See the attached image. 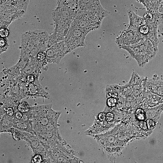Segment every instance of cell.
Instances as JSON below:
<instances>
[{"mask_svg": "<svg viewBox=\"0 0 163 163\" xmlns=\"http://www.w3.org/2000/svg\"><path fill=\"white\" fill-rule=\"evenodd\" d=\"M48 33L44 30L27 31L21 36V53L29 56H37L40 52L48 48L49 39Z\"/></svg>", "mask_w": 163, "mask_h": 163, "instance_id": "6da1fadb", "label": "cell"}, {"mask_svg": "<svg viewBox=\"0 0 163 163\" xmlns=\"http://www.w3.org/2000/svg\"><path fill=\"white\" fill-rule=\"evenodd\" d=\"M119 47L127 51L140 67H143L154 58L157 52L152 43L147 39L142 44L136 46Z\"/></svg>", "mask_w": 163, "mask_h": 163, "instance_id": "7a4b0ae2", "label": "cell"}, {"mask_svg": "<svg viewBox=\"0 0 163 163\" xmlns=\"http://www.w3.org/2000/svg\"><path fill=\"white\" fill-rule=\"evenodd\" d=\"M102 20L94 14L78 11L75 15L72 24L89 33L99 28Z\"/></svg>", "mask_w": 163, "mask_h": 163, "instance_id": "3957f363", "label": "cell"}, {"mask_svg": "<svg viewBox=\"0 0 163 163\" xmlns=\"http://www.w3.org/2000/svg\"><path fill=\"white\" fill-rule=\"evenodd\" d=\"M54 29L49 36L48 48L64 41L69 30L72 21L60 18H53Z\"/></svg>", "mask_w": 163, "mask_h": 163, "instance_id": "277c9868", "label": "cell"}, {"mask_svg": "<svg viewBox=\"0 0 163 163\" xmlns=\"http://www.w3.org/2000/svg\"><path fill=\"white\" fill-rule=\"evenodd\" d=\"M88 33L71 24L64 40L68 53L77 47L84 46L86 37Z\"/></svg>", "mask_w": 163, "mask_h": 163, "instance_id": "5b68a950", "label": "cell"}, {"mask_svg": "<svg viewBox=\"0 0 163 163\" xmlns=\"http://www.w3.org/2000/svg\"><path fill=\"white\" fill-rule=\"evenodd\" d=\"M146 40L138 31L127 28L117 37L116 42L119 46H135L142 44Z\"/></svg>", "mask_w": 163, "mask_h": 163, "instance_id": "8992f818", "label": "cell"}, {"mask_svg": "<svg viewBox=\"0 0 163 163\" xmlns=\"http://www.w3.org/2000/svg\"><path fill=\"white\" fill-rule=\"evenodd\" d=\"M78 11L91 13L96 15L102 20L109 12L101 5L99 0H78Z\"/></svg>", "mask_w": 163, "mask_h": 163, "instance_id": "52a82bcc", "label": "cell"}, {"mask_svg": "<svg viewBox=\"0 0 163 163\" xmlns=\"http://www.w3.org/2000/svg\"><path fill=\"white\" fill-rule=\"evenodd\" d=\"M46 53L49 59L57 62L68 53L64 41H62L48 48Z\"/></svg>", "mask_w": 163, "mask_h": 163, "instance_id": "ba28073f", "label": "cell"}, {"mask_svg": "<svg viewBox=\"0 0 163 163\" xmlns=\"http://www.w3.org/2000/svg\"><path fill=\"white\" fill-rule=\"evenodd\" d=\"M26 13L18 10H0V28H8L12 22L21 18Z\"/></svg>", "mask_w": 163, "mask_h": 163, "instance_id": "9c48e42d", "label": "cell"}, {"mask_svg": "<svg viewBox=\"0 0 163 163\" xmlns=\"http://www.w3.org/2000/svg\"><path fill=\"white\" fill-rule=\"evenodd\" d=\"M30 0H0V10H18L26 12Z\"/></svg>", "mask_w": 163, "mask_h": 163, "instance_id": "30bf717a", "label": "cell"}, {"mask_svg": "<svg viewBox=\"0 0 163 163\" xmlns=\"http://www.w3.org/2000/svg\"><path fill=\"white\" fill-rule=\"evenodd\" d=\"M127 12L129 21L127 28L138 31L139 28L145 23L144 18L138 15L131 8L128 9Z\"/></svg>", "mask_w": 163, "mask_h": 163, "instance_id": "8fae6325", "label": "cell"}, {"mask_svg": "<svg viewBox=\"0 0 163 163\" xmlns=\"http://www.w3.org/2000/svg\"><path fill=\"white\" fill-rule=\"evenodd\" d=\"M143 17L145 23L149 25L158 26L163 22V14L159 11L154 12L147 11Z\"/></svg>", "mask_w": 163, "mask_h": 163, "instance_id": "7c38bea8", "label": "cell"}, {"mask_svg": "<svg viewBox=\"0 0 163 163\" xmlns=\"http://www.w3.org/2000/svg\"><path fill=\"white\" fill-rule=\"evenodd\" d=\"M149 30L145 37L146 39L149 40L152 43L155 50L158 52L159 42L158 37V26L150 25Z\"/></svg>", "mask_w": 163, "mask_h": 163, "instance_id": "4fadbf2b", "label": "cell"}, {"mask_svg": "<svg viewBox=\"0 0 163 163\" xmlns=\"http://www.w3.org/2000/svg\"><path fill=\"white\" fill-rule=\"evenodd\" d=\"M57 3L65 6L75 13V15L79 10L78 0H57Z\"/></svg>", "mask_w": 163, "mask_h": 163, "instance_id": "5bb4252c", "label": "cell"}, {"mask_svg": "<svg viewBox=\"0 0 163 163\" xmlns=\"http://www.w3.org/2000/svg\"><path fill=\"white\" fill-rule=\"evenodd\" d=\"M162 0H143L142 3L147 11L154 12L158 11V8Z\"/></svg>", "mask_w": 163, "mask_h": 163, "instance_id": "9a60e30c", "label": "cell"}, {"mask_svg": "<svg viewBox=\"0 0 163 163\" xmlns=\"http://www.w3.org/2000/svg\"><path fill=\"white\" fill-rule=\"evenodd\" d=\"M0 53L6 51L9 47L8 40L7 37H0Z\"/></svg>", "mask_w": 163, "mask_h": 163, "instance_id": "2e32d148", "label": "cell"}, {"mask_svg": "<svg viewBox=\"0 0 163 163\" xmlns=\"http://www.w3.org/2000/svg\"><path fill=\"white\" fill-rule=\"evenodd\" d=\"M150 28V25L145 23L139 28L138 31L140 34L145 38L146 35L149 30Z\"/></svg>", "mask_w": 163, "mask_h": 163, "instance_id": "e0dca14e", "label": "cell"}, {"mask_svg": "<svg viewBox=\"0 0 163 163\" xmlns=\"http://www.w3.org/2000/svg\"><path fill=\"white\" fill-rule=\"evenodd\" d=\"M18 109L19 111L21 112H27L29 110L30 107L27 102L24 101L19 104Z\"/></svg>", "mask_w": 163, "mask_h": 163, "instance_id": "ac0fdd59", "label": "cell"}, {"mask_svg": "<svg viewBox=\"0 0 163 163\" xmlns=\"http://www.w3.org/2000/svg\"><path fill=\"white\" fill-rule=\"evenodd\" d=\"M135 114L136 118L139 120H142L144 119V112L142 109H137L135 111Z\"/></svg>", "mask_w": 163, "mask_h": 163, "instance_id": "d6986e66", "label": "cell"}, {"mask_svg": "<svg viewBox=\"0 0 163 163\" xmlns=\"http://www.w3.org/2000/svg\"><path fill=\"white\" fill-rule=\"evenodd\" d=\"M10 31L8 28H0V35L1 37H7Z\"/></svg>", "mask_w": 163, "mask_h": 163, "instance_id": "ffe728a7", "label": "cell"}, {"mask_svg": "<svg viewBox=\"0 0 163 163\" xmlns=\"http://www.w3.org/2000/svg\"><path fill=\"white\" fill-rule=\"evenodd\" d=\"M117 102V100L116 98L113 97L109 98L107 101L108 106L110 107L115 106Z\"/></svg>", "mask_w": 163, "mask_h": 163, "instance_id": "44dd1931", "label": "cell"}, {"mask_svg": "<svg viewBox=\"0 0 163 163\" xmlns=\"http://www.w3.org/2000/svg\"><path fill=\"white\" fill-rule=\"evenodd\" d=\"M114 118V114L113 113L111 112H109L107 113V114H106L105 118L104 121L101 122H96V123L101 122H102L103 121H104L105 120L107 122H110L113 120Z\"/></svg>", "mask_w": 163, "mask_h": 163, "instance_id": "7402d4cb", "label": "cell"}, {"mask_svg": "<svg viewBox=\"0 0 163 163\" xmlns=\"http://www.w3.org/2000/svg\"><path fill=\"white\" fill-rule=\"evenodd\" d=\"M46 57V55L45 51H42L39 52L36 56V58L40 61L44 60Z\"/></svg>", "mask_w": 163, "mask_h": 163, "instance_id": "603a6c76", "label": "cell"}, {"mask_svg": "<svg viewBox=\"0 0 163 163\" xmlns=\"http://www.w3.org/2000/svg\"><path fill=\"white\" fill-rule=\"evenodd\" d=\"M148 128L149 129L153 128L155 126V123L153 120L151 119H148L146 121Z\"/></svg>", "mask_w": 163, "mask_h": 163, "instance_id": "cb8c5ba5", "label": "cell"}, {"mask_svg": "<svg viewBox=\"0 0 163 163\" xmlns=\"http://www.w3.org/2000/svg\"><path fill=\"white\" fill-rule=\"evenodd\" d=\"M42 161V157L40 155H35L33 158V161L34 163H40Z\"/></svg>", "mask_w": 163, "mask_h": 163, "instance_id": "d4e9b609", "label": "cell"}, {"mask_svg": "<svg viewBox=\"0 0 163 163\" xmlns=\"http://www.w3.org/2000/svg\"><path fill=\"white\" fill-rule=\"evenodd\" d=\"M140 126L143 129H146L148 128L147 123L143 121H141L140 122Z\"/></svg>", "mask_w": 163, "mask_h": 163, "instance_id": "484cf974", "label": "cell"}, {"mask_svg": "<svg viewBox=\"0 0 163 163\" xmlns=\"http://www.w3.org/2000/svg\"><path fill=\"white\" fill-rule=\"evenodd\" d=\"M109 94L110 97H113L116 98L117 96L116 91L113 89L110 91Z\"/></svg>", "mask_w": 163, "mask_h": 163, "instance_id": "4316f807", "label": "cell"}, {"mask_svg": "<svg viewBox=\"0 0 163 163\" xmlns=\"http://www.w3.org/2000/svg\"><path fill=\"white\" fill-rule=\"evenodd\" d=\"M34 80V77L32 75H28L26 78L27 82L28 83H30L33 82Z\"/></svg>", "mask_w": 163, "mask_h": 163, "instance_id": "83f0119b", "label": "cell"}, {"mask_svg": "<svg viewBox=\"0 0 163 163\" xmlns=\"http://www.w3.org/2000/svg\"><path fill=\"white\" fill-rule=\"evenodd\" d=\"M6 112L7 114L10 116H12L14 114L13 109L11 108H8L7 109Z\"/></svg>", "mask_w": 163, "mask_h": 163, "instance_id": "f1b7e54d", "label": "cell"}, {"mask_svg": "<svg viewBox=\"0 0 163 163\" xmlns=\"http://www.w3.org/2000/svg\"><path fill=\"white\" fill-rule=\"evenodd\" d=\"M15 116L16 118L17 119H20L22 117V112L20 111L17 112L15 113Z\"/></svg>", "mask_w": 163, "mask_h": 163, "instance_id": "f546056e", "label": "cell"}, {"mask_svg": "<svg viewBox=\"0 0 163 163\" xmlns=\"http://www.w3.org/2000/svg\"><path fill=\"white\" fill-rule=\"evenodd\" d=\"M159 12L163 14V0H162L158 8Z\"/></svg>", "mask_w": 163, "mask_h": 163, "instance_id": "4dcf8cb0", "label": "cell"}, {"mask_svg": "<svg viewBox=\"0 0 163 163\" xmlns=\"http://www.w3.org/2000/svg\"><path fill=\"white\" fill-rule=\"evenodd\" d=\"M138 1L139 2H141V3H142L143 0H136Z\"/></svg>", "mask_w": 163, "mask_h": 163, "instance_id": "1f68e13d", "label": "cell"}]
</instances>
